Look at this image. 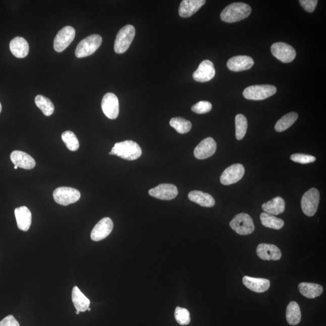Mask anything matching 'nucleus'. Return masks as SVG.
<instances>
[{
  "instance_id": "f257e3e1",
  "label": "nucleus",
  "mask_w": 326,
  "mask_h": 326,
  "mask_svg": "<svg viewBox=\"0 0 326 326\" xmlns=\"http://www.w3.org/2000/svg\"><path fill=\"white\" fill-rule=\"evenodd\" d=\"M251 12L250 6L244 3H234L227 6L221 14V19L226 23H235L247 18Z\"/></svg>"
},
{
  "instance_id": "f03ea898",
  "label": "nucleus",
  "mask_w": 326,
  "mask_h": 326,
  "mask_svg": "<svg viewBox=\"0 0 326 326\" xmlns=\"http://www.w3.org/2000/svg\"><path fill=\"white\" fill-rule=\"evenodd\" d=\"M110 154L116 155L123 159L133 161L140 157L142 150L135 141L126 140L116 143Z\"/></svg>"
},
{
  "instance_id": "7ed1b4c3",
  "label": "nucleus",
  "mask_w": 326,
  "mask_h": 326,
  "mask_svg": "<svg viewBox=\"0 0 326 326\" xmlns=\"http://www.w3.org/2000/svg\"><path fill=\"white\" fill-rule=\"evenodd\" d=\"M102 42V38L99 35L94 34L82 39L77 46L75 55L82 58L90 56L96 52Z\"/></svg>"
},
{
  "instance_id": "20e7f679",
  "label": "nucleus",
  "mask_w": 326,
  "mask_h": 326,
  "mask_svg": "<svg viewBox=\"0 0 326 326\" xmlns=\"http://www.w3.org/2000/svg\"><path fill=\"white\" fill-rule=\"evenodd\" d=\"M135 35V27L127 25L122 27L117 35L115 42V51L118 54L124 53L130 48Z\"/></svg>"
},
{
  "instance_id": "39448f33",
  "label": "nucleus",
  "mask_w": 326,
  "mask_h": 326,
  "mask_svg": "<svg viewBox=\"0 0 326 326\" xmlns=\"http://www.w3.org/2000/svg\"><path fill=\"white\" fill-rule=\"evenodd\" d=\"M277 88L270 85H252L245 88L243 96L248 100H262L275 94Z\"/></svg>"
},
{
  "instance_id": "423d86ee",
  "label": "nucleus",
  "mask_w": 326,
  "mask_h": 326,
  "mask_svg": "<svg viewBox=\"0 0 326 326\" xmlns=\"http://www.w3.org/2000/svg\"><path fill=\"white\" fill-rule=\"evenodd\" d=\"M231 228L240 235H248L253 233L255 227L250 215L241 213L236 215L230 223Z\"/></svg>"
},
{
  "instance_id": "0eeeda50",
  "label": "nucleus",
  "mask_w": 326,
  "mask_h": 326,
  "mask_svg": "<svg viewBox=\"0 0 326 326\" xmlns=\"http://www.w3.org/2000/svg\"><path fill=\"white\" fill-rule=\"evenodd\" d=\"M79 190L72 187H58L53 192L55 202L60 205L67 206L78 201L81 198Z\"/></svg>"
},
{
  "instance_id": "6e6552de",
  "label": "nucleus",
  "mask_w": 326,
  "mask_h": 326,
  "mask_svg": "<svg viewBox=\"0 0 326 326\" xmlns=\"http://www.w3.org/2000/svg\"><path fill=\"white\" fill-rule=\"evenodd\" d=\"M319 193L317 189L312 188L303 195L301 199V208L306 216L311 217L318 210Z\"/></svg>"
},
{
  "instance_id": "1a4fd4ad",
  "label": "nucleus",
  "mask_w": 326,
  "mask_h": 326,
  "mask_svg": "<svg viewBox=\"0 0 326 326\" xmlns=\"http://www.w3.org/2000/svg\"><path fill=\"white\" fill-rule=\"evenodd\" d=\"M76 36L75 29L72 26H66L60 30L54 39L55 51L61 53L69 47Z\"/></svg>"
},
{
  "instance_id": "9d476101",
  "label": "nucleus",
  "mask_w": 326,
  "mask_h": 326,
  "mask_svg": "<svg viewBox=\"0 0 326 326\" xmlns=\"http://www.w3.org/2000/svg\"><path fill=\"white\" fill-rule=\"evenodd\" d=\"M271 53L277 59L282 63H289L296 57V51L291 45L285 42H276L271 46Z\"/></svg>"
},
{
  "instance_id": "9b49d317",
  "label": "nucleus",
  "mask_w": 326,
  "mask_h": 326,
  "mask_svg": "<svg viewBox=\"0 0 326 326\" xmlns=\"http://www.w3.org/2000/svg\"><path fill=\"white\" fill-rule=\"evenodd\" d=\"M245 174V168L241 164L229 166L224 171L220 178L223 185L229 186L241 180Z\"/></svg>"
},
{
  "instance_id": "f8f14e48",
  "label": "nucleus",
  "mask_w": 326,
  "mask_h": 326,
  "mask_svg": "<svg viewBox=\"0 0 326 326\" xmlns=\"http://www.w3.org/2000/svg\"><path fill=\"white\" fill-rule=\"evenodd\" d=\"M101 110L110 119L118 118L119 114V102L118 97L112 93L104 94L101 100Z\"/></svg>"
},
{
  "instance_id": "ddd939ff",
  "label": "nucleus",
  "mask_w": 326,
  "mask_h": 326,
  "mask_svg": "<svg viewBox=\"0 0 326 326\" xmlns=\"http://www.w3.org/2000/svg\"><path fill=\"white\" fill-rule=\"evenodd\" d=\"M114 224L110 218H104L94 226L91 233V238L93 241L98 242L105 239L113 230Z\"/></svg>"
},
{
  "instance_id": "4468645a",
  "label": "nucleus",
  "mask_w": 326,
  "mask_h": 326,
  "mask_svg": "<svg viewBox=\"0 0 326 326\" xmlns=\"http://www.w3.org/2000/svg\"><path fill=\"white\" fill-rule=\"evenodd\" d=\"M149 194L159 199L169 201L176 198L178 191L177 187L174 184H161L150 189Z\"/></svg>"
},
{
  "instance_id": "2eb2a0df",
  "label": "nucleus",
  "mask_w": 326,
  "mask_h": 326,
  "mask_svg": "<svg viewBox=\"0 0 326 326\" xmlns=\"http://www.w3.org/2000/svg\"><path fill=\"white\" fill-rule=\"evenodd\" d=\"M216 74L214 65L211 61L204 60L199 64V66L193 74V78L195 81L205 82L210 81L213 79Z\"/></svg>"
},
{
  "instance_id": "dca6fc26",
  "label": "nucleus",
  "mask_w": 326,
  "mask_h": 326,
  "mask_svg": "<svg viewBox=\"0 0 326 326\" xmlns=\"http://www.w3.org/2000/svg\"><path fill=\"white\" fill-rule=\"evenodd\" d=\"M216 148L217 144L213 138H206L196 147L194 155L197 159H207L214 154Z\"/></svg>"
},
{
  "instance_id": "f3484780",
  "label": "nucleus",
  "mask_w": 326,
  "mask_h": 326,
  "mask_svg": "<svg viewBox=\"0 0 326 326\" xmlns=\"http://www.w3.org/2000/svg\"><path fill=\"white\" fill-rule=\"evenodd\" d=\"M256 252L257 256L264 260H279L282 257L281 250L275 245L260 244Z\"/></svg>"
},
{
  "instance_id": "a211bd4d",
  "label": "nucleus",
  "mask_w": 326,
  "mask_h": 326,
  "mask_svg": "<svg viewBox=\"0 0 326 326\" xmlns=\"http://www.w3.org/2000/svg\"><path fill=\"white\" fill-rule=\"evenodd\" d=\"M253 58L248 56L234 57L229 60L227 66L233 72H241L250 69L254 66Z\"/></svg>"
},
{
  "instance_id": "6ab92c4d",
  "label": "nucleus",
  "mask_w": 326,
  "mask_h": 326,
  "mask_svg": "<svg viewBox=\"0 0 326 326\" xmlns=\"http://www.w3.org/2000/svg\"><path fill=\"white\" fill-rule=\"evenodd\" d=\"M11 159L13 164L18 168L27 169V170L33 169L36 166L35 160L31 156L20 150L12 152Z\"/></svg>"
},
{
  "instance_id": "aec40b11",
  "label": "nucleus",
  "mask_w": 326,
  "mask_h": 326,
  "mask_svg": "<svg viewBox=\"0 0 326 326\" xmlns=\"http://www.w3.org/2000/svg\"><path fill=\"white\" fill-rule=\"evenodd\" d=\"M18 229L27 232L32 224V213L26 206L18 207L15 210Z\"/></svg>"
},
{
  "instance_id": "412c9836",
  "label": "nucleus",
  "mask_w": 326,
  "mask_h": 326,
  "mask_svg": "<svg viewBox=\"0 0 326 326\" xmlns=\"http://www.w3.org/2000/svg\"><path fill=\"white\" fill-rule=\"evenodd\" d=\"M205 3V0H183L178 9L180 16L183 18L191 17L204 5Z\"/></svg>"
},
{
  "instance_id": "4be33fe9",
  "label": "nucleus",
  "mask_w": 326,
  "mask_h": 326,
  "mask_svg": "<svg viewBox=\"0 0 326 326\" xmlns=\"http://www.w3.org/2000/svg\"><path fill=\"white\" fill-rule=\"evenodd\" d=\"M243 284L249 290L261 293L266 291L270 287L269 280L260 278H254L251 277L245 276L242 280Z\"/></svg>"
},
{
  "instance_id": "5701e85b",
  "label": "nucleus",
  "mask_w": 326,
  "mask_h": 326,
  "mask_svg": "<svg viewBox=\"0 0 326 326\" xmlns=\"http://www.w3.org/2000/svg\"><path fill=\"white\" fill-rule=\"evenodd\" d=\"M9 47L12 53L18 58H25L29 54V43L22 37H15L11 41Z\"/></svg>"
},
{
  "instance_id": "b1692460",
  "label": "nucleus",
  "mask_w": 326,
  "mask_h": 326,
  "mask_svg": "<svg viewBox=\"0 0 326 326\" xmlns=\"http://www.w3.org/2000/svg\"><path fill=\"white\" fill-rule=\"evenodd\" d=\"M265 213L278 215L284 213L285 210V201L281 196H277L270 201L264 203L261 206Z\"/></svg>"
},
{
  "instance_id": "393cba45",
  "label": "nucleus",
  "mask_w": 326,
  "mask_h": 326,
  "mask_svg": "<svg viewBox=\"0 0 326 326\" xmlns=\"http://www.w3.org/2000/svg\"><path fill=\"white\" fill-rule=\"evenodd\" d=\"M188 196L190 201L196 203L202 207H212L215 204L213 196L207 193L194 190V191L190 192Z\"/></svg>"
},
{
  "instance_id": "a878e982",
  "label": "nucleus",
  "mask_w": 326,
  "mask_h": 326,
  "mask_svg": "<svg viewBox=\"0 0 326 326\" xmlns=\"http://www.w3.org/2000/svg\"><path fill=\"white\" fill-rule=\"evenodd\" d=\"M72 301L76 310L80 312H85L90 307V300L82 293L78 287H75L73 289Z\"/></svg>"
},
{
  "instance_id": "bb28decb",
  "label": "nucleus",
  "mask_w": 326,
  "mask_h": 326,
  "mask_svg": "<svg viewBox=\"0 0 326 326\" xmlns=\"http://www.w3.org/2000/svg\"><path fill=\"white\" fill-rule=\"evenodd\" d=\"M298 290L303 296L308 298H315L320 296L323 292L322 286L312 283H301L298 285Z\"/></svg>"
},
{
  "instance_id": "cd10ccee",
  "label": "nucleus",
  "mask_w": 326,
  "mask_h": 326,
  "mask_svg": "<svg viewBox=\"0 0 326 326\" xmlns=\"http://www.w3.org/2000/svg\"><path fill=\"white\" fill-rule=\"evenodd\" d=\"M287 320L289 324L292 325H297L300 323L301 314L300 306L295 301H291L288 304L287 309Z\"/></svg>"
},
{
  "instance_id": "c85d7f7f",
  "label": "nucleus",
  "mask_w": 326,
  "mask_h": 326,
  "mask_svg": "<svg viewBox=\"0 0 326 326\" xmlns=\"http://www.w3.org/2000/svg\"><path fill=\"white\" fill-rule=\"evenodd\" d=\"M260 218L262 225L267 228L280 230L284 226V221L265 212L261 213Z\"/></svg>"
},
{
  "instance_id": "c756f323",
  "label": "nucleus",
  "mask_w": 326,
  "mask_h": 326,
  "mask_svg": "<svg viewBox=\"0 0 326 326\" xmlns=\"http://www.w3.org/2000/svg\"><path fill=\"white\" fill-rule=\"evenodd\" d=\"M298 114L292 112L285 115L281 119H279L275 125L276 131L281 132L285 131L290 128L298 119Z\"/></svg>"
},
{
  "instance_id": "7c9ffc66",
  "label": "nucleus",
  "mask_w": 326,
  "mask_h": 326,
  "mask_svg": "<svg viewBox=\"0 0 326 326\" xmlns=\"http://www.w3.org/2000/svg\"><path fill=\"white\" fill-rule=\"evenodd\" d=\"M36 105L42 111V112L46 116H50L53 115L55 111V106L52 101L47 97L42 95H38L35 99Z\"/></svg>"
},
{
  "instance_id": "2f4dec72",
  "label": "nucleus",
  "mask_w": 326,
  "mask_h": 326,
  "mask_svg": "<svg viewBox=\"0 0 326 326\" xmlns=\"http://www.w3.org/2000/svg\"><path fill=\"white\" fill-rule=\"evenodd\" d=\"M170 125L178 133L182 134L189 132L192 127L191 122L182 118H172L170 121Z\"/></svg>"
},
{
  "instance_id": "473e14b6",
  "label": "nucleus",
  "mask_w": 326,
  "mask_h": 326,
  "mask_svg": "<svg viewBox=\"0 0 326 326\" xmlns=\"http://www.w3.org/2000/svg\"><path fill=\"white\" fill-rule=\"evenodd\" d=\"M236 137L237 140H241L244 138L247 131L248 122L245 116L239 114L236 116Z\"/></svg>"
},
{
  "instance_id": "72a5a7b5",
  "label": "nucleus",
  "mask_w": 326,
  "mask_h": 326,
  "mask_svg": "<svg viewBox=\"0 0 326 326\" xmlns=\"http://www.w3.org/2000/svg\"><path fill=\"white\" fill-rule=\"evenodd\" d=\"M62 140L66 144L67 148L71 151L75 152L78 150L79 142L76 135L72 131H67L62 134Z\"/></svg>"
},
{
  "instance_id": "f704fd0d",
  "label": "nucleus",
  "mask_w": 326,
  "mask_h": 326,
  "mask_svg": "<svg viewBox=\"0 0 326 326\" xmlns=\"http://www.w3.org/2000/svg\"><path fill=\"white\" fill-rule=\"evenodd\" d=\"M175 318L178 324L181 325L189 324L190 322V312L188 310L177 307L175 311Z\"/></svg>"
},
{
  "instance_id": "c9c22d12",
  "label": "nucleus",
  "mask_w": 326,
  "mask_h": 326,
  "mask_svg": "<svg viewBox=\"0 0 326 326\" xmlns=\"http://www.w3.org/2000/svg\"><path fill=\"white\" fill-rule=\"evenodd\" d=\"M211 109L212 104L208 101H200L192 107V112L199 115L209 113Z\"/></svg>"
},
{
  "instance_id": "e433bc0d",
  "label": "nucleus",
  "mask_w": 326,
  "mask_h": 326,
  "mask_svg": "<svg viewBox=\"0 0 326 326\" xmlns=\"http://www.w3.org/2000/svg\"><path fill=\"white\" fill-rule=\"evenodd\" d=\"M291 160L300 163V164H308V163L315 161V156L303 154V153H295L291 156Z\"/></svg>"
},
{
  "instance_id": "4c0bfd02",
  "label": "nucleus",
  "mask_w": 326,
  "mask_h": 326,
  "mask_svg": "<svg viewBox=\"0 0 326 326\" xmlns=\"http://www.w3.org/2000/svg\"><path fill=\"white\" fill-rule=\"evenodd\" d=\"M299 2L304 10L309 13H312L315 11L316 6L318 4L317 0H300Z\"/></svg>"
},
{
  "instance_id": "58836bf2",
  "label": "nucleus",
  "mask_w": 326,
  "mask_h": 326,
  "mask_svg": "<svg viewBox=\"0 0 326 326\" xmlns=\"http://www.w3.org/2000/svg\"><path fill=\"white\" fill-rule=\"evenodd\" d=\"M0 326H20L16 319L13 315H10L6 316L0 321Z\"/></svg>"
},
{
  "instance_id": "ea45409f",
  "label": "nucleus",
  "mask_w": 326,
  "mask_h": 326,
  "mask_svg": "<svg viewBox=\"0 0 326 326\" xmlns=\"http://www.w3.org/2000/svg\"><path fill=\"white\" fill-rule=\"evenodd\" d=\"M2 106L1 103H0V113H1L2 112Z\"/></svg>"
},
{
  "instance_id": "a19ab883",
  "label": "nucleus",
  "mask_w": 326,
  "mask_h": 326,
  "mask_svg": "<svg viewBox=\"0 0 326 326\" xmlns=\"http://www.w3.org/2000/svg\"><path fill=\"white\" fill-rule=\"evenodd\" d=\"M79 313H80V312L79 311V310H77V311H76V314H77V315H79Z\"/></svg>"
},
{
  "instance_id": "79ce46f5",
  "label": "nucleus",
  "mask_w": 326,
  "mask_h": 326,
  "mask_svg": "<svg viewBox=\"0 0 326 326\" xmlns=\"http://www.w3.org/2000/svg\"><path fill=\"white\" fill-rule=\"evenodd\" d=\"M18 169L17 166H14V169Z\"/></svg>"
},
{
  "instance_id": "37998d69",
  "label": "nucleus",
  "mask_w": 326,
  "mask_h": 326,
  "mask_svg": "<svg viewBox=\"0 0 326 326\" xmlns=\"http://www.w3.org/2000/svg\"><path fill=\"white\" fill-rule=\"evenodd\" d=\"M87 310H88V311H91V309L90 308V307H89V308Z\"/></svg>"
}]
</instances>
